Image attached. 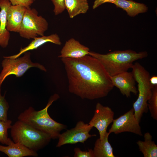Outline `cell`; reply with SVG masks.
I'll return each instance as SVG.
<instances>
[{
	"label": "cell",
	"instance_id": "cell-1",
	"mask_svg": "<svg viewBox=\"0 0 157 157\" xmlns=\"http://www.w3.org/2000/svg\"><path fill=\"white\" fill-rule=\"evenodd\" d=\"M68 82V90L83 99L106 96L113 89L110 76L97 58L88 55L79 58H62Z\"/></svg>",
	"mask_w": 157,
	"mask_h": 157
},
{
	"label": "cell",
	"instance_id": "cell-2",
	"mask_svg": "<svg viewBox=\"0 0 157 157\" xmlns=\"http://www.w3.org/2000/svg\"><path fill=\"white\" fill-rule=\"evenodd\" d=\"M59 97L57 94L51 96L45 107L40 110L36 111L33 107H29L19 114L18 120L49 134L52 139L58 138L61 131L66 129L67 126L53 119L49 115L48 110L53 102Z\"/></svg>",
	"mask_w": 157,
	"mask_h": 157
},
{
	"label": "cell",
	"instance_id": "cell-3",
	"mask_svg": "<svg viewBox=\"0 0 157 157\" xmlns=\"http://www.w3.org/2000/svg\"><path fill=\"white\" fill-rule=\"evenodd\" d=\"M88 54L101 62L110 76L127 71L134 61L148 56L146 51L137 52L131 50L115 51L106 54L90 51Z\"/></svg>",
	"mask_w": 157,
	"mask_h": 157
},
{
	"label": "cell",
	"instance_id": "cell-4",
	"mask_svg": "<svg viewBox=\"0 0 157 157\" xmlns=\"http://www.w3.org/2000/svg\"><path fill=\"white\" fill-rule=\"evenodd\" d=\"M13 141L37 151L47 145L52 139L49 134L18 120L10 128Z\"/></svg>",
	"mask_w": 157,
	"mask_h": 157
},
{
	"label": "cell",
	"instance_id": "cell-5",
	"mask_svg": "<svg viewBox=\"0 0 157 157\" xmlns=\"http://www.w3.org/2000/svg\"><path fill=\"white\" fill-rule=\"evenodd\" d=\"M131 69L135 81L138 83V98L133 103V108L135 117L140 122L143 114L148 111L147 102L154 86L150 82L149 72L139 63H135Z\"/></svg>",
	"mask_w": 157,
	"mask_h": 157
},
{
	"label": "cell",
	"instance_id": "cell-6",
	"mask_svg": "<svg viewBox=\"0 0 157 157\" xmlns=\"http://www.w3.org/2000/svg\"><path fill=\"white\" fill-rule=\"evenodd\" d=\"M24 53L22 57L15 59L3 57L4 59L1 63L2 69L0 73V87L5 79L9 75L13 74L17 77H21L30 68L36 67L46 72V69L43 65L31 61L30 52L27 51Z\"/></svg>",
	"mask_w": 157,
	"mask_h": 157
},
{
	"label": "cell",
	"instance_id": "cell-7",
	"mask_svg": "<svg viewBox=\"0 0 157 157\" xmlns=\"http://www.w3.org/2000/svg\"><path fill=\"white\" fill-rule=\"evenodd\" d=\"M48 23L35 8H27L19 32L21 37L30 39L38 36L44 35L48 28Z\"/></svg>",
	"mask_w": 157,
	"mask_h": 157
},
{
	"label": "cell",
	"instance_id": "cell-8",
	"mask_svg": "<svg viewBox=\"0 0 157 157\" xmlns=\"http://www.w3.org/2000/svg\"><path fill=\"white\" fill-rule=\"evenodd\" d=\"M92 128L88 124H85L81 121H78L74 128L60 134L56 147H60L65 144H74L78 142L84 143L88 138L96 136V134L89 133Z\"/></svg>",
	"mask_w": 157,
	"mask_h": 157
},
{
	"label": "cell",
	"instance_id": "cell-9",
	"mask_svg": "<svg viewBox=\"0 0 157 157\" xmlns=\"http://www.w3.org/2000/svg\"><path fill=\"white\" fill-rule=\"evenodd\" d=\"M108 132L118 134L129 132L142 136L139 123L135 117L133 108L118 118L114 119Z\"/></svg>",
	"mask_w": 157,
	"mask_h": 157
},
{
	"label": "cell",
	"instance_id": "cell-10",
	"mask_svg": "<svg viewBox=\"0 0 157 157\" xmlns=\"http://www.w3.org/2000/svg\"><path fill=\"white\" fill-rule=\"evenodd\" d=\"M114 112L110 107L97 103L94 115L88 124L98 130L101 140L104 138L108 126L114 119Z\"/></svg>",
	"mask_w": 157,
	"mask_h": 157
},
{
	"label": "cell",
	"instance_id": "cell-11",
	"mask_svg": "<svg viewBox=\"0 0 157 157\" xmlns=\"http://www.w3.org/2000/svg\"><path fill=\"white\" fill-rule=\"evenodd\" d=\"M110 78L113 86L119 89L121 93L126 97H130L131 93L135 95L138 93L132 72H124Z\"/></svg>",
	"mask_w": 157,
	"mask_h": 157
},
{
	"label": "cell",
	"instance_id": "cell-12",
	"mask_svg": "<svg viewBox=\"0 0 157 157\" xmlns=\"http://www.w3.org/2000/svg\"><path fill=\"white\" fill-rule=\"evenodd\" d=\"M90 51L88 47L72 38L66 42L58 57L79 58L89 55Z\"/></svg>",
	"mask_w": 157,
	"mask_h": 157
},
{
	"label": "cell",
	"instance_id": "cell-13",
	"mask_svg": "<svg viewBox=\"0 0 157 157\" xmlns=\"http://www.w3.org/2000/svg\"><path fill=\"white\" fill-rule=\"evenodd\" d=\"M27 8L20 5L9 7L7 14V29L9 32H19L23 17Z\"/></svg>",
	"mask_w": 157,
	"mask_h": 157
},
{
	"label": "cell",
	"instance_id": "cell-14",
	"mask_svg": "<svg viewBox=\"0 0 157 157\" xmlns=\"http://www.w3.org/2000/svg\"><path fill=\"white\" fill-rule=\"evenodd\" d=\"M11 5L8 0H0V46L3 48L8 45L10 37L9 31L6 28L7 14Z\"/></svg>",
	"mask_w": 157,
	"mask_h": 157
},
{
	"label": "cell",
	"instance_id": "cell-15",
	"mask_svg": "<svg viewBox=\"0 0 157 157\" xmlns=\"http://www.w3.org/2000/svg\"><path fill=\"white\" fill-rule=\"evenodd\" d=\"M33 39L27 46L21 48L18 53L7 57L12 59L17 58L24 53L30 50L36 49L47 42H50L59 45H61L62 44L60 38L56 33L52 34L48 36L44 35L39 37H36Z\"/></svg>",
	"mask_w": 157,
	"mask_h": 157
},
{
	"label": "cell",
	"instance_id": "cell-16",
	"mask_svg": "<svg viewBox=\"0 0 157 157\" xmlns=\"http://www.w3.org/2000/svg\"><path fill=\"white\" fill-rule=\"evenodd\" d=\"M0 152H2L9 157H23L26 156L36 157V151L31 150L19 143L14 142L11 140L7 146L0 144Z\"/></svg>",
	"mask_w": 157,
	"mask_h": 157
},
{
	"label": "cell",
	"instance_id": "cell-17",
	"mask_svg": "<svg viewBox=\"0 0 157 157\" xmlns=\"http://www.w3.org/2000/svg\"><path fill=\"white\" fill-rule=\"evenodd\" d=\"M113 4L117 8L122 9L127 15L134 17L140 13L146 12L148 9L144 4L135 2L131 0H116Z\"/></svg>",
	"mask_w": 157,
	"mask_h": 157
},
{
	"label": "cell",
	"instance_id": "cell-18",
	"mask_svg": "<svg viewBox=\"0 0 157 157\" xmlns=\"http://www.w3.org/2000/svg\"><path fill=\"white\" fill-rule=\"evenodd\" d=\"M64 5L71 18L86 13L89 8L87 0H64Z\"/></svg>",
	"mask_w": 157,
	"mask_h": 157
},
{
	"label": "cell",
	"instance_id": "cell-19",
	"mask_svg": "<svg viewBox=\"0 0 157 157\" xmlns=\"http://www.w3.org/2000/svg\"><path fill=\"white\" fill-rule=\"evenodd\" d=\"M110 133H106L103 139L101 140L99 138L96 141L93 150L94 157H115L113 148L108 141Z\"/></svg>",
	"mask_w": 157,
	"mask_h": 157
},
{
	"label": "cell",
	"instance_id": "cell-20",
	"mask_svg": "<svg viewBox=\"0 0 157 157\" xmlns=\"http://www.w3.org/2000/svg\"><path fill=\"white\" fill-rule=\"evenodd\" d=\"M144 137V141L139 140L136 142L139 151L144 157H157V145L152 140V136L149 133L146 132Z\"/></svg>",
	"mask_w": 157,
	"mask_h": 157
},
{
	"label": "cell",
	"instance_id": "cell-21",
	"mask_svg": "<svg viewBox=\"0 0 157 157\" xmlns=\"http://www.w3.org/2000/svg\"><path fill=\"white\" fill-rule=\"evenodd\" d=\"M12 121L8 119L6 121L0 120V142L8 145L11 140L8 137V130L10 129Z\"/></svg>",
	"mask_w": 157,
	"mask_h": 157
},
{
	"label": "cell",
	"instance_id": "cell-22",
	"mask_svg": "<svg viewBox=\"0 0 157 157\" xmlns=\"http://www.w3.org/2000/svg\"><path fill=\"white\" fill-rule=\"evenodd\" d=\"M148 107L151 113V117L154 119L157 120V85L154 86L152 89L151 97L148 102Z\"/></svg>",
	"mask_w": 157,
	"mask_h": 157
},
{
	"label": "cell",
	"instance_id": "cell-23",
	"mask_svg": "<svg viewBox=\"0 0 157 157\" xmlns=\"http://www.w3.org/2000/svg\"><path fill=\"white\" fill-rule=\"evenodd\" d=\"M1 90L0 87V120L6 121L8 120L7 114L9 105L5 99V95H1Z\"/></svg>",
	"mask_w": 157,
	"mask_h": 157
},
{
	"label": "cell",
	"instance_id": "cell-24",
	"mask_svg": "<svg viewBox=\"0 0 157 157\" xmlns=\"http://www.w3.org/2000/svg\"><path fill=\"white\" fill-rule=\"evenodd\" d=\"M54 6L53 10L54 14L57 15L62 13L65 9L64 0H51Z\"/></svg>",
	"mask_w": 157,
	"mask_h": 157
},
{
	"label": "cell",
	"instance_id": "cell-25",
	"mask_svg": "<svg viewBox=\"0 0 157 157\" xmlns=\"http://www.w3.org/2000/svg\"><path fill=\"white\" fill-rule=\"evenodd\" d=\"M74 157H94L93 150L89 149L88 151H82L79 148L74 149Z\"/></svg>",
	"mask_w": 157,
	"mask_h": 157
},
{
	"label": "cell",
	"instance_id": "cell-26",
	"mask_svg": "<svg viewBox=\"0 0 157 157\" xmlns=\"http://www.w3.org/2000/svg\"><path fill=\"white\" fill-rule=\"evenodd\" d=\"M12 5H20L28 8L33 3V0H8Z\"/></svg>",
	"mask_w": 157,
	"mask_h": 157
},
{
	"label": "cell",
	"instance_id": "cell-27",
	"mask_svg": "<svg viewBox=\"0 0 157 157\" xmlns=\"http://www.w3.org/2000/svg\"><path fill=\"white\" fill-rule=\"evenodd\" d=\"M116 1V0H95L92 6V8L94 9L102 4L106 3H113Z\"/></svg>",
	"mask_w": 157,
	"mask_h": 157
},
{
	"label": "cell",
	"instance_id": "cell-28",
	"mask_svg": "<svg viewBox=\"0 0 157 157\" xmlns=\"http://www.w3.org/2000/svg\"><path fill=\"white\" fill-rule=\"evenodd\" d=\"M151 84L154 85H157V76H153L150 77L149 79Z\"/></svg>",
	"mask_w": 157,
	"mask_h": 157
},
{
	"label": "cell",
	"instance_id": "cell-29",
	"mask_svg": "<svg viewBox=\"0 0 157 157\" xmlns=\"http://www.w3.org/2000/svg\"><path fill=\"white\" fill-rule=\"evenodd\" d=\"M33 0V1H35V0Z\"/></svg>",
	"mask_w": 157,
	"mask_h": 157
}]
</instances>
